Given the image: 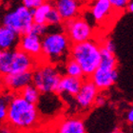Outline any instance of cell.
I'll list each match as a JSON object with an SVG mask.
<instances>
[{"label":"cell","mask_w":133,"mask_h":133,"mask_svg":"<svg viewBox=\"0 0 133 133\" xmlns=\"http://www.w3.org/2000/svg\"><path fill=\"white\" fill-rule=\"evenodd\" d=\"M63 22H64V20H63L62 16L60 15L59 11L53 6L52 8H51V10L49 11V14H47L46 23L49 26H54V25H61Z\"/></svg>","instance_id":"21"},{"label":"cell","mask_w":133,"mask_h":133,"mask_svg":"<svg viewBox=\"0 0 133 133\" xmlns=\"http://www.w3.org/2000/svg\"><path fill=\"white\" fill-rule=\"evenodd\" d=\"M89 78L93 81L99 90H105L111 88L115 84L118 78V71L117 69L108 70L99 66Z\"/></svg>","instance_id":"12"},{"label":"cell","mask_w":133,"mask_h":133,"mask_svg":"<svg viewBox=\"0 0 133 133\" xmlns=\"http://www.w3.org/2000/svg\"><path fill=\"white\" fill-rule=\"evenodd\" d=\"M70 57L79 63L86 78L90 77L101 62V44L93 39L71 45Z\"/></svg>","instance_id":"3"},{"label":"cell","mask_w":133,"mask_h":133,"mask_svg":"<svg viewBox=\"0 0 133 133\" xmlns=\"http://www.w3.org/2000/svg\"><path fill=\"white\" fill-rule=\"evenodd\" d=\"M18 48L35 57L41 62L42 55V38L32 32L21 35Z\"/></svg>","instance_id":"11"},{"label":"cell","mask_w":133,"mask_h":133,"mask_svg":"<svg viewBox=\"0 0 133 133\" xmlns=\"http://www.w3.org/2000/svg\"><path fill=\"white\" fill-rule=\"evenodd\" d=\"M89 1H90V0H89Z\"/></svg>","instance_id":"29"},{"label":"cell","mask_w":133,"mask_h":133,"mask_svg":"<svg viewBox=\"0 0 133 133\" xmlns=\"http://www.w3.org/2000/svg\"><path fill=\"white\" fill-rule=\"evenodd\" d=\"M84 79L73 77L69 75L63 76L59 83L58 89L56 91L57 95H68L69 97H75L80 90Z\"/></svg>","instance_id":"13"},{"label":"cell","mask_w":133,"mask_h":133,"mask_svg":"<svg viewBox=\"0 0 133 133\" xmlns=\"http://www.w3.org/2000/svg\"><path fill=\"white\" fill-rule=\"evenodd\" d=\"M127 11L133 14V1H130V2H129V4H128V9H127Z\"/></svg>","instance_id":"28"},{"label":"cell","mask_w":133,"mask_h":133,"mask_svg":"<svg viewBox=\"0 0 133 133\" xmlns=\"http://www.w3.org/2000/svg\"><path fill=\"white\" fill-rule=\"evenodd\" d=\"M46 0H22V4L26 6L27 8L31 9H36L38 8L39 6H41Z\"/></svg>","instance_id":"24"},{"label":"cell","mask_w":133,"mask_h":133,"mask_svg":"<svg viewBox=\"0 0 133 133\" xmlns=\"http://www.w3.org/2000/svg\"><path fill=\"white\" fill-rule=\"evenodd\" d=\"M54 7L57 9L63 20L72 19L79 15L80 1L79 0H53Z\"/></svg>","instance_id":"14"},{"label":"cell","mask_w":133,"mask_h":133,"mask_svg":"<svg viewBox=\"0 0 133 133\" xmlns=\"http://www.w3.org/2000/svg\"><path fill=\"white\" fill-rule=\"evenodd\" d=\"M65 70H66V75H69V76L82 78V79L86 78L82 66L79 65V63L76 60H74L71 57L65 63Z\"/></svg>","instance_id":"20"},{"label":"cell","mask_w":133,"mask_h":133,"mask_svg":"<svg viewBox=\"0 0 133 133\" xmlns=\"http://www.w3.org/2000/svg\"><path fill=\"white\" fill-rule=\"evenodd\" d=\"M54 2L53 0H46L41 6H39L38 8L32 9V14H33V21L34 23H38V24H47L46 19H47V14L49 11L51 10Z\"/></svg>","instance_id":"17"},{"label":"cell","mask_w":133,"mask_h":133,"mask_svg":"<svg viewBox=\"0 0 133 133\" xmlns=\"http://www.w3.org/2000/svg\"><path fill=\"white\" fill-rule=\"evenodd\" d=\"M127 121L128 123L129 124H133V108H131L128 111V113H127Z\"/></svg>","instance_id":"27"},{"label":"cell","mask_w":133,"mask_h":133,"mask_svg":"<svg viewBox=\"0 0 133 133\" xmlns=\"http://www.w3.org/2000/svg\"><path fill=\"white\" fill-rule=\"evenodd\" d=\"M3 25L14 30L19 35H24L31 31L33 21V14L31 9L22 4L14 11H8L2 19Z\"/></svg>","instance_id":"6"},{"label":"cell","mask_w":133,"mask_h":133,"mask_svg":"<svg viewBox=\"0 0 133 133\" xmlns=\"http://www.w3.org/2000/svg\"><path fill=\"white\" fill-rule=\"evenodd\" d=\"M57 132L60 133H85L86 128L84 122L77 118H69L63 120L57 128Z\"/></svg>","instance_id":"16"},{"label":"cell","mask_w":133,"mask_h":133,"mask_svg":"<svg viewBox=\"0 0 133 133\" xmlns=\"http://www.w3.org/2000/svg\"><path fill=\"white\" fill-rule=\"evenodd\" d=\"M64 31L72 44L87 41L92 38L93 31L89 23L83 17H75L63 22Z\"/></svg>","instance_id":"7"},{"label":"cell","mask_w":133,"mask_h":133,"mask_svg":"<svg viewBox=\"0 0 133 133\" xmlns=\"http://www.w3.org/2000/svg\"><path fill=\"white\" fill-rule=\"evenodd\" d=\"M101 46L104 48H105L107 50H108L109 51H112V52H115V45H114L113 41L111 39H105V41L101 43Z\"/></svg>","instance_id":"25"},{"label":"cell","mask_w":133,"mask_h":133,"mask_svg":"<svg viewBox=\"0 0 133 133\" xmlns=\"http://www.w3.org/2000/svg\"><path fill=\"white\" fill-rule=\"evenodd\" d=\"M37 105L30 103L18 93H15L8 107V116L4 124L14 130H32L40 122Z\"/></svg>","instance_id":"1"},{"label":"cell","mask_w":133,"mask_h":133,"mask_svg":"<svg viewBox=\"0 0 133 133\" xmlns=\"http://www.w3.org/2000/svg\"><path fill=\"white\" fill-rule=\"evenodd\" d=\"M72 43L64 31L48 32L42 37V55L40 63L64 64L70 58Z\"/></svg>","instance_id":"2"},{"label":"cell","mask_w":133,"mask_h":133,"mask_svg":"<svg viewBox=\"0 0 133 133\" xmlns=\"http://www.w3.org/2000/svg\"><path fill=\"white\" fill-rule=\"evenodd\" d=\"M105 101H107V99H105V96L102 94H100V93H98L97 97H96V99H95L94 105H97V107H102V105H104L105 104Z\"/></svg>","instance_id":"26"},{"label":"cell","mask_w":133,"mask_h":133,"mask_svg":"<svg viewBox=\"0 0 133 133\" xmlns=\"http://www.w3.org/2000/svg\"><path fill=\"white\" fill-rule=\"evenodd\" d=\"M20 37L17 32L3 25L0 28V49L1 50H14L18 48Z\"/></svg>","instance_id":"15"},{"label":"cell","mask_w":133,"mask_h":133,"mask_svg":"<svg viewBox=\"0 0 133 133\" xmlns=\"http://www.w3.org/2000/svg\"><path fill=\"white\" fill-rule=\"evenodd\" d=\"M40 63L38 59L24 51L20 48L0 51V73H18L33 70Z\"/></svg>","instance_id":"4"},{"label":"cell","mask_w":133,"mask_h":133,"mask_svg":"<svg viewBox=\"0 0 133 133\" xmlns=\"http://www.w3.org/2000/svg\"><path fill=\"white\" fill-rule=\"evenodd\" d=\"M118 62L115 56V52L109 51L105 48L101 46V62H100V68L108 70L117 69Z\"/></svg>","instance_id":"18"},{"label":"cell","mask_w":133,"mask_h":133,"mask_svg":"<svg viewBox=\"0 0 133 133\" xmlns=\"http://www.w3.org/2000/svg\"><path fill=\"white\" fill-rule=\"evenodd\" d=\"M1 83L5 89L18 93L26 86L32 83V70L2 75Z\"/></svg>","instance_id":"9"},{"label":"cell","mask_w":133,"mask_h":133,"mask_svg":"<svg viewBox=\"0 0 133 133\" xmlns=\"http://www.w3.org/2000/svg\"><path fill=\"white\" fill-rule=\"evenodd\" d=\"M90 14L98 25H103L109 22L112 15L118 11L114 10L109 0H90Z\"/></svg>","instance_id":"10"},{"label":"cell","mask_w":133,"mask_h":133,"mask_svg":"<svg viewBox=\"0 0 133 133\" xmlns=\"http://www.w3.org/2000/svg\"><path fill=\"white\" fill-rule=\"evenodd\" d=\"M99 89L89 77L85 78L80 90L74 97L75 103L82 109H89L94 105Z\"/></svg>","instance_id":"8"},{"label":"cell","mask_w":133,"mask_h":133,"mask_svg":"<svg viewBox=\"0 0 133 133\" xmlns=\"http://www.w3.org/2000/svg\"><path fill=\"white\" fill-rule=\"evenodd\" d=\"M55 65L39 63L32 70V84L41 93H56L62 79Z\"/></svg>","instance_id":"5"},{"label":"cell","mask_w":133,"mask_h":133,"mask_svg":"<svg viewBox=\"0 0 133 133\" xmlns=\"http://www.w3.org/2000/svg\"><path fill=\"white\" fill-rule=\"evenodd\" d=\"M22 97L25 98L27 101H29L30 103H32V104H35L37 105L40 100V93L41 92L39 91V89L36 88L32 83L26 86L23 89H21L19 92H18Z\"/></svg>","instance_id":"19"},{"label":"cell","mask_w":133,"mask_h":133,"mask_svg":"<svg viewBox=\"0 0 133 133\" xmlns=\"http://www.w3.org/2000/svg\"><path fill=\"white\" fill-rule=\"evenodd\" d=\"M49 30H50V26L48 24H38V23H33L32 29H31V32L34 33L36 35L40 36V37H43L44 35H46L48 32H49Z\"/></svg>","instance_id":"22"},{"label":"cell","mask_w":133,"mask_h":133,"mask_svg":"<svg viewBox=\"0 0 133 133\" xmlns=\"http://www.w3.org/2000/svg\"><path fill=\"white\" fill-rule=\"evenodd\" d=\"M109 2L111 3L112 7L116 11H123L128 9V6L130 2V0H109Z\"/></svg>","instance_id":"23"}]
</instances>
